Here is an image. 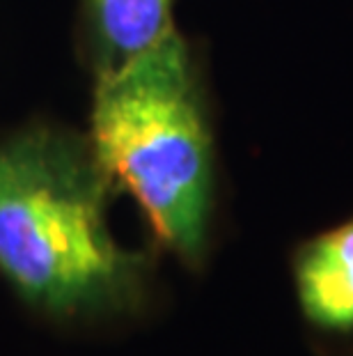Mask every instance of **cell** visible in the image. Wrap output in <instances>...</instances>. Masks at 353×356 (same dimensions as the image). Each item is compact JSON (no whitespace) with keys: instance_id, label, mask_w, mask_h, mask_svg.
I'll return each instance as SVG.
<instances>
[{"instance_id":"cell-1","label":"cell","mask_w":353,"mask_h":356,"mask_svg":"<svg viewBox=\"0 0 353 356\" xmlns=\"http://www.w3.org/2000/svg\"><path fill=\"white\" fill-rule=\"evenodd\" d=\"M112 179L92 143L33 127L0 143V274L53 317L129 310L147 262L108 225Z\"/></svg>"},{"instance_id":"cell-3","label":"cell","mask_w":353,"mask_h":356,"mask_svg":"<svg viewBox=\"0 0 353 356\" xmlns=\"http://www.w3.org/2000/svg\"><path fill=\"white\" fill-rule=\"evenodd\" d=\"M294 278L300 310L314 327L353 333V218L300 248Z\"/></svg>"},{"instance_id":"cell-4","label":"cell","mask_w":353,"mask_h":356,"mask_svg":"<svg viewBox=\"0 0 353 356\" xmlns=\"http://www.w3.org/2000/svg\"><path fill=\"white\" fill-rule=\"evenodd\" d=\"M175 0H87L99 74L152 49L172 28Z\"/></svg>"},{"instance_id":"cell-2","label":"cell","mask_w":353,"mask_h":356,"mask_svg":"<svg viewBox=\"0 0 353 356\" xmlns=\"http://www.w3.org/2000/svg\"><path fill=\"white\" fill-rule=\"evenodd\" d=\"M92 149L110 179L138 200L163 244L198 264L214 202V149L189 49L175 30L99 74Z\"/></svg>"}]
</instances>
